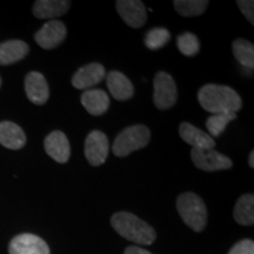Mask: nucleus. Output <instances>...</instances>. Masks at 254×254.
I'll return each instance as SVG.
<instances>
[{
    "label": "nucleus",
    "mask_w": 254,
    "mask_h": 254,
    "mask_svg": "<svg viewBox=\"0 0 254 254\" xmlns=\"http://www.w3.org/2000/svg\"><path fill=\"white\" fill-rule=\"evenodd\" d=\"M105 75H106V69L101 64H87L74 73L72 77V85L78 90H87L99 84Z\"/></svg>",
    "instance_id": "nucleus-11"
},
{
    "label": "nucleus",
    "mask_w": 254,
    "mask_h": 254,
    "mask_svg": "<svg viewBox=\"0 0 254 254\" xmlns=\"http://www.w3.org/2000/svg\"><path fill=\"white\" fill-rule=\"evenodd\" d=\"M111 225L123 238L138 245H152L157 239L154 228L129 212L114 213L111 218Z\"/></svg>",
    "instance_id": "nucleus-2"
},
{
    "label": "nucleus",
    "mask_w": 254,
    "mask_h": 254,
    "mask_svg": "<svg viewBox=\"0 0 254 254\" xmlns=\"http://www.w3.org/2000/svg\"><path fill=\"white\" fill-rule=\"evenodd\" d=\"M237 119V113H219V114H212L211 117L206 122V127H207L208 134L214 138V136H219L222 132L225 131L226 126L231 122Z\"/></svg>",
    "instance_id": "nucleus-23"
},
{
    "label": "nucleus",
    "mask_w": 254,
    "mask_h": 254,
    "mask_svg": "<svg viewBox=\"0 0 254 254\" xmlns=\"http://www.w3.org/2000/svg\"><path fill=\"white\" fill-rule=\"evenodd\" d=\"M30 52V46L23 40H7L0 44V65H11L20 62Z\"/></svg>",
    "instance_id": "nucleus-19"
},
{
    "label": "nucleus",
    "mask_w": 254,
    "mask_h": 254,
    "mask_svg": "<svg viewBox=\"0 0 254 254\" xmlns=\"http://www.w3.org/2000/svg\"><path fill=\"white\" fill-rule=\"evenodd\" d=\"M116 7L123 20L133 28L144 26L147 20L146 7L140 0H119Z\"/></svg>",
    "instance_id": "nucleus-10"
},
{
    "label": "nucleus",
    "mask_w": 254,
    "mask_h": 254,
    "mask_svg": "<svg viewBox=\"0 0 254 254\" xmlns=\"http://www.w3.org/2000/svg\"><path fill=\"white\" fill-rule=\"evenodd\" d=\"M25 92L28 100L36 105H44L49 100L50 87L45 77L39 72H30L25 78Z\"/></svg>",
    "instance_id": "nucleus-13"
},
{
    "label": "nucleus",
    "mask_w": 254,
    "mask_h": 254,
    "mask_svg": "<svg viewBox=\"0 0 254 254\" xmlns=\"http://www.w3.org/2000/svg\"><path fill=\"white\" fill-rule=\"evenodd\" d=\"M198 101L202 109L212 114L237 113L243 106L240 95L233 88L217 84H207L200 88Z\"/></svg>",
    "instance_id": "nucleus-1"
},
{
    "label": "nucleus",
    "mask_w": 254,
    "mask_h": 254,
    "mask_svg": "<svg viewBox=\"0 0 254 254\" xmlns=\"http://www.w3.org/2000/svg\"><path fill=\"white\" fill-rule=\"evenodd\" d=\"M228 254H254V243L251 239H244L232 247Z\"/></svg>",
    "instance_id": "nucleus-26"
},
{
    "label": "nucleus",
    "mask_w": 254,
    "mask_h": 254,
    "mask_svg": "<svg viewBox=\"0 0 254 254\" xmlns=\"http://www.w3.org/2000/svg\"><path fill=\"white\" fill-rule=\"evenodd\" d=\"M177 45L180 53L186 57H193L198 55L200 51V41L195 34L186 33L180 34L177 39Z\"/></svg>",
    "instance_id": "nucleus-25"
},
{
    "label": "nucleus",
    "mask_w": 254,
    "mask_h": 254,
    "mask_svg": "<svg viewBox=\"0 0 254 254\" xmlns=\"http://www.w3.org/2000/svg\"><path fill=\"white\" fill-rule=\"evenodd\" d=\"M46 153L59 164L67 163L71 155V146L66 134L62 131H53L44 141Z\"/></svg>",
    "instance_id": "nucleus-12"
},
{
    "label": "nucleus",
    "mask_w": 254,
    "mask_h": 254,
    "mask_svg": "<svg viewBox=\"0 0 254 254\" xmlns=\"http://www.w3.org/2000/svg\"><path fill=\"white\" fill-rule=\"evenodd\" d=\"M232 49L241 66L250 69L254 67V46L252 43L245 39H237L232 44Z\"/></svg>",
    "instance_id": "nucleus-21"
},
{
    "label": "nucleus",
    "mask_w": 254,
    "mask_h": 254,
    "mask_svg": "<svg viewBox=\"0 0 254 254\" xmlns=\"http://www.w3.org/2000/svg\"><path fill=\"white\" fill-rule=\"evenodd\" d=\"M71 7L67 0H38L34 2L33 15L38 19H55L66 14Z\"/></svg>",
    "instance_id": "nucleus-16"
},
{
    "label": "nucleus",
    "mask_w": 254,
    "mask_h": 254,
    "mask_svg": "<svg viewBox=\"0 0 254 254\" xmlns=\"http://www.w3.org/2000/svg\"><path fill=\"white\" fill-rule=\"evenodd\" d=\"M0 144L9 150H20L26 144V135L17 124L2 122L0 123Z\"/></svg>",
    "instance_id": "nucleus-18"
},
{
    "label": "nucleus",
    "mask_w": 254,
    "mask_h": 254,
    "mask_svg": "<svg viewBox=\"0 0 254 254\" xmlns=\"http://www.w3.org/2000/svg\"><path fill=\"white\" fill-rule=\"evenodd\" d=\"M109 139L98 129L92 131L85 140V157L92 166H100L109 157Z\"/></svg>",
    "instance_id": "nucleus-7"
},
{
    "label": "nucleus",
    "mask_w": 254,
    "mask_h": 254,
    "mask_svg": "<svg viewBox=\"0 0 254 254\" xmlns=\"http://www.w3.org/2000/svg\"><path fill=\"white\" fill-rule=\"evenodd\" d=\"M249 165L251 168H254V152L251 151L250 157H249Z\"/></svg>",
    "instance_id": "nucleus-29"
},
{
    "label": "nucleus",
    "mask_w": 254,
    "mask_h": 254,
    "mask_svg": "<svg viewBox=\"0 0 254 254\" xmlns=\"http://www.w3.org/2000/svg\"><path fill=\"white\" fill-rule=\"evenodd\" d=\"M171 40L170 31L164 27H154L146 33L145 36V46L148 50H159L165 45H167Z\"/></svg>",
    "instance_id": "nucleus-24"
},
{
    "label": "nucleus",
    "mask_w": 254,
    "mask_h": 254,
    "mask_svg": "<svg viewBox=\"0 0 254 254\" xmlns=\"http://www.w3.org/2000/svg\"><path fill=\"white\" fill-rule=\"evenodd\" d=\"M179 133L182 139L187 144L193 146V148L200 150H213L215 146L214 139L208 133H206L198 127L190 123H182L179 127Z\"/></svg>",
    "instance_id": "nucleus-14"
},
{
    "label": "nucleus",
    "mask_w": 254,
    "mask_h": 254,
    "mask_svg": "<svg viewBox=\"0 0 254 254\" xmlns=\"http://www.w3.org/2000/svg\"><path fill=\"white\" fill-rule=\"evenodd\" d=\"M0 87H1V77H0Z\"/></svg>",
    "instance_id": "nucleus-30"
},
{
    "label": "nucleus",
    "mask_w": 254,
    "mask_h": 254,
    "mask_svg": "<svg viewBox=\"0 0 254 254\" xmlns=\"http://www.w3.org/2000/svg\"><path fill=\"white\" fill-rule=\"evenodd\" d=\"M237 5L241 13L245 15V18L253 25L254 23V1L252 0H238Z\"/></svg>",
    "instance_id": "nucleus-27"
},
{
    "label": "nucleus",
    "mask_w": 254,
    "mask_h": 254,
    "mask_svg": "<svg viewBox=\"0 0 254 254\" xmlns=\"http://www.w3.org/2000/svg\"><path fill=\"white\" fill-rule=\"evenodd\" d=\"M9 254H51L50 247L40 237L23 233L14 237L8 246Z\"/></svg>",
    "instance_id": "nucleus-9"
},
{
    "label": "nucleus",
    "mask_w": 254,
    "mask_h": 254,
    "mask_svg": "<svg viewBox=\"0 0 254 254\" xmlns=\"http://www.w3.org/2000/svg\"><path fill=\"white\" fill-rule=\"evenodd\" d=\"M153 103L161 111L168 110L177 103L178 92L174 79L166 72H158L153 80Z\"/></svg>",
    "instance_id": "nucleus-5"
},
{
    "label": "nucleus",
    "mask_w": 254,
    "mask_h": 254,
    "mask_svg": "<svg viewBox=\"0 0 254 254\" xmlns=\"http://www.w3.org/2000/svg\"><path fill=\"white\" fill-rule=\"evenodd\" d=\"M176 11L183 17L201 15L208 7L207 0H176L173 2Z\"/></svg>",
    "instance_id": "nucleus-22"
},
{
    "label": "nucleus",
    "mask_w": 254,
    "mask_h": 254,
    "mask_svg": "<svg viewBox=\"0 0 254 254\" xmlns=\"http://www.w3.org/2000/svg\"><path fill=\"white\" fill-rule=\"evenodd\" d=\"M124 254H152V253L144 249H140V247L138 246H129L125 250V253Z\"/></svg>",
    "instance_id": "nucleus-28"
},
{
    "label": "nucleus",
    "mask_w": 254,
    "mask_h": 254,
    "mask_svg": "<svg viewBox=\"0 0 254 254\" xmlns=\"http://www.w3.org/2000/svg\"><path fill=\"white\" fill-rule=\"evenodd\" d=\"M178 213L187 226L195 232H201L207 224V209L205 202L195 193L186 192L177 199Z\"/></svg>",
    "instance_id": "nucleus-3"
},
{
    "label": "nucleus",
    "mask_w": 254,
    "mask_h": 254,
    "mask_svg": "<svg viewBox=\"0 0 254 254\" xmlns=\"http://www.w3.org/2000/svg\"><path fill=\"white\" fill-rule=\"evenodd\" d=\"M233 214L238 224L252 226L254 224V195L252 193H246L238 199Z\"/></svg>",
    "instance_id": "nucleus-20"
},
{
    "label": "nucleus",
    "mask_w": 254,
    "mask_h": 254,
    "mask_svg": "<svg viewBox=\"0 0 254 254\" xmlns=\"http://www.w3.org/2000/svg\"><path fill=\"white\" fill-rule=\"evenodd\" d=\"M80 101L85 110L91 116L99 117L107 112L110 107V98L107 93L103 90H87L81 94Z\"/></svg>",
    "instance_id": "nucleus-17"
},
{
    "label": "nucleus",
    "mask_w": 254,
    "mask_h": 254,
    "mask_svg": "<svg viewBox=\"0 0 254 254\" xmlns=\"http://www.w3.org/2000/svg\"><path fill=\"white\" fill-rule=\"evenodd\" d=\"M106 84L111 95L117 100H128L134 94V86L131 80L119 71H111L106 77Z\"/></svg>",
    "instance_id": "nucleus-15"
},
{
    "label": "nucleus",
    "mask_w": 254,
    "mask_h": 254,
    "mask_svg": "<svg viewBox=\"0 0 254 254\" xmlns=\"http://www.w3.org/2000/svg\"><path fill=\"white\" fill-rule=\"evenodd\" d=\"M67 36V28L59 20H50L37 32L34 39L44 50H53L58 47Z\"/></svg>",
    "instance_id": "nucleus-8"
},
{
    "label": "nucleus",
    "mask_w": 254,
    "mask_h": 254,
    "mask_svg": "<svg viewBox=\"0 0 254 254\" xmlns=\"http://www.w3.org/2000/svg\"><path fill=\"white\" fill-rule=\"evenodd\" d=\"M190 159L196 168L206 172H214V171L228 170L233 166L232 160L226 155L219 153L213 150H200V148H192L190 151Z\"/></svg>",
    "instance_id": "nucleus-6"
},
{
    "label": "nucleus",
    "mask_w": 254,
    "mask_h": 254,
    "mask_svg": "<svg viewBox=\"0 0 254 254\" xmlns=\"http://www.w3.org/2000/svg\"><path fill=\"white\" fill-rule=\"evenodd\" d=\"M151 140V132L145 125L127 127L118 134L112 145L114 155L124 158L132 152L146 147Z\"/></svg>",
    "instance_id": "nucleus-4"
}]
</instances>
